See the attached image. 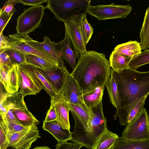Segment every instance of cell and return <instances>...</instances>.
<instances>
[{
  "instance_id": "cell-1",
  "label": "cell",
  "mask_w": 149,
  "mask_h": 149,
  "mask_svg": "<svg viewBox=\"0 0 149 149\" xmlns=\"http://www.w3.org/2000/svg\"><path fill=\"white\" fill-rule=\"evenodd\" d=\"M110 74L117 86L121 109L119 123L126 126L132 109L142 98L149 95V71L140 72L128 68L117 73L111 68Z\"/></svg>"
},
{
  "instance_id": "cell-2",
  "label": "cell",
  "mask_w": 149,
  "mask_h": 149,
  "mask_svg": "<svg viewBox=\"0 0 149 149\" xmlns=\"http://www.w3.org/2000/svg\"><path fill=\"white\" fill-rule=\"evenodd\" d=\"M110 68L104 54L88 51L80 56L76 66L70 74L84 93L105 85L110 78Z\"/></svg>"
},
{
  "instance_id": "cell-3",
  "label": "cell",
  "mask_w": 149,
  "mask_h": 149,
  "mask_svg": "<svg viewBox=\"0 0 149 149\" xmlns=\"http://www.w3.org/2000/svg\"><path fill=\"white\" fill-rule=\"evenodd\" d=\"M90 132L86 131L81 125L75 124L71 132V141L81 145L88 149L92 148L97 138L107 128V120L103 111L102 102L90 108Z\"/></svg>"
},
{
  "instance_id": "cell-4",
  "label": "cell",
  "mask_w": 149,
  "mask_h": 149,
  "mask_svg": "<svg viewBox=\"0 0 149 149\" xmlns=\"http://www.w3.org/2000/svg\"><path fill=\"white\" fill-rule=\"evenodd\" d=\"M91 0H49L46 8L59 21L66 22L79 15L87 13Z\"/></svg>"
},
{
  "instance_id": "cell-5",
  "label": "cell",
  "mask_w": 149,
  "mask_h": 149,
  "mask_svg": "<svg viewBox=\"0 0 149 149\" xmlns=\"http://www.w3.org/2000/svg\"><path fill=\"white\" fill-rule=\"evenodd\" d=\"M10 46L9 49H15L25 54L36 56L45 60L56 67L58 63L39 45L28 35L16 33L10 35Z\"/></svg>"
},
{
  "instance_id": "cell-6",
  "label": "cell",
  "mask_w": 149,
  "mask_h": 149,
  "mask_svg": "<svg viewBox=\"0 0 149 149\" xmlns=\"http://www.w3.org/2000/svg\"><path fill=\"white\" fill-rule=\"evenodd\" d=\"M45 8V6L39 5L24 9L17 19L16 27L17 33L28 35L39 27Z\"/></svg>"
},
{
  "instance_id": "cell-7",
  "label": "cell",
  "mask_w": 149,
  "mask_h": 149,
  "mask_svg": "<svg viewBox=\"0 0 149 149\" xmlns=\"http://www.w3.org/2000/svg\"><path fill=\"white\" fill-rule=\"evenodd\" d=\"M122 135L125 138L132 140L149 139V116L146 109L127 124Z\"/></svg>"
},
{
  "instance_id": "cell-8",
  "label": "cell",
  "mask_w": 149,
  "mask_h": 149,
  "mask_svg": "<svg viewBox=\"0 0 149 149\" xmlns=\"http://www.w3.org/2000/svg\"><path fill=\"white\" fill-rule=\"evenodd\" d=\"M132 10L129 4L116 5L112 3L109 5H90L87 13L100 20L116 18H125Z\"/></svg>"
},
{
  "instance_id": "cell-9",
  "label": "cell",
  "mask_w": 149,
  "mask_h": 149,
  "mask_svg": "<svg viewBox=\"0 0 149 149\" xmlns=\"http://www.w3.org/2000/svg\"><path fill=\"white\" fill-rule=\"evenodd\" d=\"M40 137L37 125L26 127L12 135L9 140L8 147L15 149H29L32 143Z\"/></svg>"
},
{
  "instance_id": "cell-10",
  "label": "cell",
  "mask_w": 149,
  "mask_h": 149,
  "mask_svg": "<svg viewBox=\"0 0 149 149\" xmlns=\"http://www.w3.org/2000/svg\"><path fill=\"white\" fill-rule=\"evenodd\" d=\"M61 93L68 103L77 105L90 114V110L84 100L83 92L77 81L70 73Z\"/></svg>"
},
{
  "instance_id": "cell-11",
  "label": "cell",
  "mask_w": 149,
  "mask_h": 149,
  "mask_svg": "<svg viewBox=\"0 0 149 149\" xmlns=\"http://www.w3.org/2000/svg\"><path fill=\"white\" fill-rule=\"evenodd\" d=\"M83 14L77 16L64 23L65 32L70 38L75 48L81 55L87 51L86 45L80 29Z\"/></svg>"
},
{
  "instance_id": "cell-12",
  "label": "cell",
  "mask_w": 149,
  "mask_h": 149,
  "mask_svg": "<svg viewBox=\"0 0 149 149\" xmlns=\"http://www.w3.org/2000/svg\"><path fill=\"white\" fill-rule=\"evenodd\" d=\"M36 67L47 80L57 93H62L70 74L65 66L56 67L50 71Z\"/></svg>"
},
{
  "instance_id": "cell-13",
  "label": "cell",
  "mask_w": 149,
  "mask_h": 149,
  "mask_svg": "<svg viewBox=\"0 0 149 149\" xmlns=\"http://www.w3.org/2000/svg\"><path fill=\"white\" fill-rule=\"evenodd\" d=\"M27 108L24 97L19 92L12 93L7 92L1 95L0 113L2 118L10 109H23Z\"/></svg>"
},
{
  "instance_id": "cell-14",
  "label": "cell",
  "mask_w": 149,
  "mask_h": 149,
  "mask_svg": "<svg viewBox=\"0 0 149 149\" xmlns=\"http://www.w3.org/2000/svg\"><path fill=\"white\" fill-rule=\"evenodd\" d=\"M57 44L63 59L66 61L73 70L78 62L81 55L75 48L66 32L64 38Z\"/></svg>"
},
{
  "instance_id": "cell-15",
  "label": "cell",
  "mask_w": 149,
  "mask_h": 149,
  "mask_svg": "<svg viewBox=\"0 0 149 149\" xmlns=\"http://www.w3.org/2000/svg\"><path fill=\"white\" fill-rule=\"evenodd\" d=\"M51 100L54 104L58 123L63 129L70 130V110L68 103L63 97L61 93H57L56 97Z\"/></svg>"
},
{
  "instance_id": "cell-16",
  "label": "cell",
  "mask_w": 149,
  "mask_h": 149,
  "mask_svg": "<svg viewBox=\"0 0 149 149\" xmlns=\"http://www.w3.org/2000/svg\"><path fill=\"white\" fill-rule=\"evenodd\" d=\"M18 73L27 86L36 94L40 92L44 87L37 76L30 69L26 63L17 65Z\"/></svg>"
},
{
  "instance_id": "cell-17",
  "label": "cell",
  "mask_w": 149,
  "mask_h": 149,
  "mask_svg": "<svg viewBox=\"0 0 149 149\" xmlns=\"http://www.w3.org/2000/svg\"><path fill=\"white\" fill-rule=\"evenodd\" d=\"M42 128L51 134L58 143L70 141L71 139V132L70 130L63 129L57 119L48 122L43 121Z\"/></svg>"
},
{
  "instance_id": "cell-18",
  "label": "cell",
  "mask_w": 149,
  "mask_h": 149,
  "mask_svg": "<svg viewBox=\"0 0 149 149\" xmlns=\"http://www.w3.org/2000/svg\"><path fill=\"white\" fill-rule=\"evenodd\" d=\"M111 149H149V139L132 140L119 137Z\"/></svg>"
},
{
  "instance_id": "cell-19",
  "label": "cell",
  "mask_w": 149,
  "mask_h": 149,
  "mask_svg": "<svg viewBox=\"0 0 149 149\" xmlns=\"http://www.w3.org/2000/svg\"><path fill=\"white\" fill-rule=\"evenodd\" d=\"M68 104L75 123L82 125L84 130L89 132L90 123V114L77 105L68 103Z\"/></svg>"
},
{
  "instance_id": "cell-20",
  "label": "cell",
  "mask_w": 149,
  "mask_h": 149,
  "mask_svg": "<svg viewBox=\"0 0 149 149\" xmlns=\"http://www.w3.org/2000/svg\"><path fill=\"white\" fill-rule=\"evenodd\" d=\"M140 43L136 41H130L117 45L113 50L124 56L132 58L141 52Z\"/></svg>"
},
{
  "instance_id": "cell-21",
  "label": "cell",
  "mask_w": 149,
  "mask_h": 149,
  "mask_svg": "<svg viewBox=\"0 0 149 149\" xmlns=\"http://www.w3.org/2000/svg\"><path fill=\"white\" fill-rule=\"evenodd\" d=\"M118 135L112 132L107 128L96 139L92 149H111Z\"/></svg>"
},
{
  "instance_id": "cell-22",
  "label": "cell",
  "mask_w": 149,
  "mask_h": 149,
  "mask_svg": "<svg viewBox=\"0 0 149 149\" xmlns=\"http://www.w3.org/2000/svg\"><path fill=\"white\" fill-rule=\"evenodd\" d=\"M43 39L42 42H39V45L58 63L59 67H65V63L61 53L58 47L57 43L51 41L47 36L43 37Z\"/></svg>"
},
{
  "instance_id": "cell-23",
  "label": "cell",
  "mask_w": 149,
  "mask_h": 149,
  "mask_svg": "<svg viewBox=\"0 0 149 149\" xmlns=\"http://www.w3.org/2000/svg\"><path fill=\"white\" fill-rule=\"evenodd\" d=\"M109 79L105 84L109 95L110 102L116 109V112L114 116L116 120L119 116L121 112L119 96L116 82L113 76L110 74Z\"/></svg>"
},
{
  "instance_id": "cell-24",
  "label": "cell",
  "mask_w": 149,
  "mask_h": 149,
  "mask_svg": "<svg viewBox=\"0 0 149 149\" xmlns=\"http://www.w3.org/2000/svg\"><path fill=\"white\" fill-rule=\"evenodd\" d=\"M105 85L97 86L83 93V98L86 104L89 109L95 107L101 102Z\"/></svg>"
},
{
  "instance_id": "cell-25",
  "label": "cell",
  "mask_w": 149,
  "mask_h": 149,
  "mask_svg": "<svg viewBox=\"0 0 149 149\" xmlns=\"http://www.w3.org/2000/svg\"><path fill=\"white\" fill-rule=\"evenodd\" d=\"M132 58V57L124 56L113 51L109 57L110 67L116 72H120L128 68Z\"/></svg>"
},
{
  "instance_id": "cell-26",
  "label": "cell",
  "mask_w": 149,
  "mask_h": 149,
  "mask_svg": "<svg viewBox=\"0 0 149 149\" xmlns=\"http://www.w3.org/2000/svg\"><path fill=\"white\" fill-rule=\"evenodd\" d=\"M13 113L16 119L24 126L29 127L39 124V122L28 110L27 108L15 109Z\"/></svg>"
},
{
  "instance_id": "cell-27",
  "label": "cell",
  "mask_w": 149,
  "mask_h": 149,
  "mask_svg": "<svg viewBox=\"0 0 149 149\" xmlns=\"http://www.w3.org/2000/svg\"><path fill=\"white\" fill-rule=\"evenodd\" d=\"M139 38L142 49H147L149 48V6L146 10Z\"/></svg>"
},
{
  "instance_id": "cell-28",
  "label": "cell",
  "mask_w": 149,
  "mask_h": 149,
  "mask_svg": "<svg viewBox=\"0 0 149 149\" xmlns=\"http://www.w3.org/2000/svg\"><path fill=\"white\" fill-rule=\"evenodd\" d=\"M25 63L46 70H52L56 68L36 56L25 54Z\"/></svg>"
},
{
  "instance_id": "cell-29",
  "label": "cell",
  "mask_w": 149,
  "mask_h": 149,
  "mask_svg": "<svg viewBox=\"0 0 149 149\" xmlns=\"http://www.w3.org/2000/svg\"><path fill=\"white\" fill-rule=\"evenodd\" d=\"M17 67V65H13L10 69L6 90L8 93H14L18 91L19 87Z\"/></svg>"
},
{
  "instance_id": "cell-30",
  "label": "cell",
  "mask_w": 149,
  "mask_h": 149,
  "mask_svg": "<svg viewBox=\"0 0 149 149\" xmlns=\"http://www.w3.org/2000/svg\"><path fill=\"white\" fill-rule=\"evenodd\" d=\"M148 63H149V49H146L132 58L129 63L128 68L136 70L139 68Z\"/></svg>"
},
{
  "instance_id": "cell-31",
  "label": "cell",
  "mask_w": 149,
  "mask_h": 149,
  "mask_svg": "<svg viewBox=\"0 0 149 149\" xmlns=\"http://www.w3.org/2000/svg\"><path fill=\"white\" fill-rule=\"evenodd\" d=\"M27 64L30 69L37 76L41 82L44 87V90L50 95L51 99L55 98L56 96L57 93L47 80L39 71L35 67L31 65Z\"/></svg>"
},
{
  "instance_id": "cell-32",
  "label": "cell",
  "mask_w": 149,
  "mask_h": 149,
  "mask_svg": "<svg viewBox=\"0 0 149 149\" xmlns=\"http://www.w3.org/2000/svg\"><path fill=\"white\" fill-rule=\"evenodd\" d=\"M86 14L83 15L80 26L81 33L86 45L91 38L93 33V29L87 21Z\"/></svg>"
},
{
  "instance_id": "cell-33",
  "label": "cell",
  "mask_w": 149,
  "mask_h": 149,
  "mask_svg": "<svg viewBox=\"0 0 149 149\" xmlns=\"http://www.w3.org/2000/svg\"><path fill=\"white\" fill-rule=\"evenodd\" d=\"M5 51L9 56L13 65H19L25 63V54L12 49H8Z\"/></svg>"
},
{
  "instance_id": "cell-34",
  "label": "cell",
  "mask_w": 149,
  "mask_h": 149,
  "mask_svg": "<svg viewBox=\"0 0 149 149\" xmlns=\"http://www.w3.org/2000/svg\"><path fill=\"white\" fill-rule=\"evenodd\" d=\"M147 96L142 98L137 103L130 111L127 118V124L130 123L144 108Z\"/></svg>"
},
{
  "instance_id": "cell-35",
  "label": "cell",
  "mask_w": 149,
  "mask_h": 149,
  "mask_svg": "<svg viewBox=\"0 0 149 149\" xmlns=\"http://www.w3.org/2000/svg\"><path fill=\"white\" fill-rule=\"evenodd\" d=\"M12 66L4 65H0V81L5 90L7 89V81L10 69Z\"/></svg>"
},
{
  "instance_id": "cell-36",
  "label": "cell",
  "mask_w": 149,
  "mask_h": 149,
  "mask_svg": "<svg viewBox=\"0 0 149 149\" xmlns=\"http://www.w3.org/2000/svg\"><path fill=\"white\" fill-rule=\"evenodd\" d=\"M17 3V0H6L2 8L0 9L3 12L9 15H13L16 11L14 6Z\"/></svg>"
},
{
  "instance_id": "cell-37",
  "label": "cell",
  "mask_w": 149,
  "mask_h": 149,
  "mask_svg": "<svg viewBox=\"0 0 149 149\" xmlns=\"http://www.w3.org/2000/svg\"><path fill=\"white\" fill-rule=\"evenodd\" d=\"M18 85L19 87L20 88L19 92L23 97H24L27 95H36L33 91L27 86L21 77L18 73Z\"/></svg>"
},
{
  "instance_id": "cell-38",
  "label": "cell",
  "mask_w": 149,
  "mask_h": 149,
  "mask_svg": "<svg viewBox=\"0 0 149 149\" xmlns=\"http://www.w3.org/2000/svg\"><path fill=\"white\" fill-rule=\"evenodd\" d=\"M4 121L8 128L9 139L13 134L18 132L26 127L20 124L5 121Z\"/></svg>"
},
{
  "instance_id": "cell-39",
  "label": "cell",
  "mask_w": 149,
  "mask_h": 149,
  "mask_svg": "<svg viewBox=\"0 0 149 149\" xmlns=\"http://www.w3.org/2000/svg\"><path fill=\"white\" fill-rule=\"evenodd\" d=\"M83 146L76 143H67V141L58 143L56 149H80Z\"/></svg>"
},
{
  "instance_id": "cell-40",
  "label": "cell",
  "mask_w": 149,
  "mask_h": 149,
  "mask_svg": "<svg viewBox=\"0 0 149 149\" xmlns=\"http://www.w3.org/2000/svg\"><path fill=\"white\" fill-rule=\"evenodd\" d=\"M12 15L6 14L0 10V34L3 32L4 28L9 21Z\"/></svg>"
},
{
  "instance_id": "cell-41",
  "label": "cell",
  "mask_w": 149,
  "mask_h": 149,
  "mask_svg": "<svg viewBox=\"0 0 149 149\" xmlns=\"http://www.w3.org/2000/svg\"><path fill=\"white\" fill-rule=\"evenodd\" d=\"M51 103L50 107L46 113V116L44 120L45 122L52 121L57 119L54 104L51 100Z\"/></svg>"
},
{
  "instance_id": "cell-42",
  "label": "cell",
  "mask_w": 149,
  "mask_h": 149,
  "mask_svg": "<svg viewBox=\"0 0 149 149\" xmlns=\"http://www.w3.org/2000/svg\"><path fill=\"white\" fill-rule=\"evenodd\" d=\"M10 46V39L4 36L3 32L0 34V52L9 49Z\"/></svg>"
},
{
  "instance_id": "cell-43",
  "label": "cell",
  "mask_w": 149,
  "mask_h": 149,
  "mask_svg": "<svg viewBox=\"0 0 149 149\" xmlns=\"http://www.w3.org/2000/svg\"><path fill=\"white\" fill-rule=\"evenodd\" d=\"M9 140L3 129L0 127V149H6Z\"/></svg>"
},
{
  "instance_id": "cell-44",
  "label": "cell",
  "mask_w": 149,
  "mask_h": 149,
  "mask_svg": "<svg viewBox=\"0 0 149 149\" xmlns=\"http://www.w3.org/2000/svg\"><path fill=\"white\" fill-rule=\"evenodd\" d=\"M0 65H4L12 66L13 65L10 57L5 51L0 52Z\"/></svg>"
},
{
  "instance_id": "cell-45",
  "label": "cell",
  "mask_w": 149,
  "mask_h": 149,
  "mask_svg": "<svg viewBox=\"0 0 149 149\" xmlns=\"http://www.w3.org/2000/svg\"><path fill=\"white\" fill-rule=\"evenodd\" d=\"M18 3H21L24 5L37 6L44 3L48 2L49 0H17Z\"/></svg>"
},
{
  "instance_id": "cell-46",
  "label": "cell",
  "mask_w": 149,
  "mask_h": 149,
  "mask_svg": "<svg viewBox=\"0 0 149 149\" xmlns=\"http://www.w3.org/2000/svg\"><path fill=\"white\" fill-rule=\"evenodd\" d=\"M14 109H10L3 118H2L5 121L11 122L21 125L15 118L13 114V111Z\"/></svg>"
},
{
  "instance_id": "cell-47",
  "label": "cell",
  "mask_w": 149,
  "mask_h": 149,
  "mask_svg": "<svg viewBox=\"0 0 149 149\" xmlns=\"http://www.w3.org/2000/svg\"><path fill=\"white\" fill-rule=\"evenodd\" d=\"M32 149H51L49 147L47 146H37Z\"/></svg>"
}]
</instances>
